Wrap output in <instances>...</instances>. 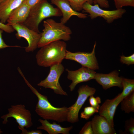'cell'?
I'll use <instances>...</instances> for the list:
<instances>
[{
	"instance_id": "cell-1",
	"label": "cell",
	"mask_w": 134,
	"mask_h": 134,
	"mask_svg": "<svg viewBox=\"0 0 134 134\" xmlns=\"http://www.w3.org/2000/svg\"><path fill=\"white\" fill-rule=\"evenodd\" d=\"M25 82L38 98L35 111L44 120H51L58 122L67 121L68 108L65 106L57 107L53 106L48 100L47 97L40 93L28 82L23 74L22 75Z\"/></svg>"
},
{
	"instance_id": "cell-2",
	"label": "cell",
	"mask_w": 134,
	"mask_h": 134,
	"mask_svg": "<svg viewBox=\"0 0 134 134\" xmlns=\"http://www.w3.org/2000/svg\"><path fill=\"white\" fill-rule=\"evenodd\" d=\"M67 44L64 41L58 40L41 47L35 58L37 63L40 66L48 67L61 63L65 59Z\"/></svg>"
},
{
	"instance_id": "cell-3",
	"label": "cell",
	"mask_w": 134,
	"mask_h": 134,
	"mask_svg": "<svg viewBox=\"0 0 134 134\" xmlns=\"http://www.w3.org/2000/svg\"><path fill=\"white\" fill-rule=\"evenodd\" d=\"M43 23L44 28L41 33L38 47L41 48L58 40L67 41L70 39L72 31L65 24L57 22L52 19H46Z\"/></svg>"
},
{
	"instance_id": "cell-4",
	"label": "cell",
	"mask_w": 134,
	"mask_h": 134,
	"mask_svg": "<svg viewBox=\"0 0 134 134\" xmlns=\"http://www.w3.org/2000/svg\"><path fill=\"white\" fill-rule=\"evenodd\" d=\"M61 16L62 13L58 8L54 7L47 0H41L31 8L28 16L23 24L30 29L40 33L38 26L43 20L51 17Z\"/></svg>"
},
{
	"instance_id": "cell-5",
	"label": "cell",
	"mask_w": 134,
	"mask_h": 134,
	"mask_svg": "<svg viewBox=\"0 0 134 134\" xmlns=\"http://www.w3.org/2000/svg\"><path fill=\"white\" fill-rule=\"evenodd\" d=\"M8 111L7 114L1 117L3 120V124H6L8 122V119L12 117L15 119L18 124V128L21 130L25 127L29 128L32 126L31 113L26 109L24 105L20 104L12 105Z\"/></svg>"
},
{
	"instance_id": "cell-6",
	"label": "cell",
	"mask_w": 134,
	"mask_h": 134,
	"mask_svg": "<svg viewBox=\"0 0 134 134\" xmlns=\"http://www.w3.org/2000/svg\"><path fill=\"white\" fill-rule=\"evenodd\" d=\"M83 12L88 13L91 19L98 17H102L108 23H112L115 20L121 18L126 12L122 8L112 10H104L101 9L97 4L93 5L86 2L83 5Z\"/></svg>"
},
{
	"instance_id": "cell-7",
	"label": "cell",
	"mask_w": 134,
	"mask_h": 134,
	"mask_svg": "<svg viewBox=\"0 0 134 134\" xmlns=\"http://www.w3.org/2000/svg\"><path fill=\"white\" fill-rule=\"evenodd\" d=\"M64 68L59 63L50 67V71L47 77L38 83V86L52 89L55 94L67 96V93L63 90L59 82L60 78L63 72Z\"/></svg>"
},
{
	"instance_id": "cell-8",
	"label": "cell",
	"mask_w": 134,
	"mask_h": 134,
	"mask_svg": "<svg viewBox=\"0 0 134 134\" xmlns=\"http://www.w3.org/2000/svg\"><path fill=\"white\" fill-rule=\"evenodd\" d=\"M96 89L87 85L80 86L78 90V96L76 100L72 105L68 107L69 110L67 121L71 123L79 121L78 114L80 110L87 98L94 95Z\"/></svg>"
},
{
	"instance_id": "cell-9",
	"label": "cell",
	"mask_w": 134,
	"mask_h": 134,
	"mask_svg": "<svg viewBox=\"0 0 134 134\" xmlns=\"http://www.w3.org/2000/svg\"><path fill=\"white\" fill-rule=\"evenodd\" d=\"M11 26L17 32L16 38L20 39L23 37L27 41L28 45L25 47L27 52H32L38 47V44L41 37V33L34 31L27 27L23 23H7Z\"/></svg>"
},
{
	"instance_id": "cell-10",
	"label": "cell",
	"mask_w": 134,
	"mask_h": 134,
	"mask_svg": "<svg viewBox=\"0 0 134 134\" xmlns=\"http://www.w3.org/2000/svg\"><path fill=\"white\" fill-rule=\"evenodd\" d=\"M95 42L91 53L77 52L73 53L66 50L65 59L75 61L86 67L93 70L98 69L99 67L95 56Z\"/></svg>"
},
{
	"instance_id": "cell-11",
	"label": "cell",
	"mask_w": 134,
	"mask_h": 134,
	"mask_svg": "<svg viewBox=\"0 0 134 134\" xmlns=\"http://www.w3.org/2000/svg\"><path fill=\"white\" fill-rule=\"evenodd\" d=\"M66 70L68 73L67 78L72 81L69 86L71 91L74 90L78 84L94 79L96 73L94 70L83 67L75 70H71L67 69Z\"/></svg>"
},
{
	"instance_id": "cell-12",
	"label": "cell",
	"mask_w": 134,
	"mask_h": 134,
	"mask_svg": "<svg viewBox=\"0 0 134 134\" xmlns=\"http://www.w3.org/2000/svg\"><path fill=\"white\" fill-rule=\"evenodd\" d=\"M119 75L116 70L107 74L96 73L94 79L105 90L114 86L122 88V77Z\"/></svg>"
},
{
	"instance_id": "cell-13",
	"label": "cell",
	"mask_w": 134,
	"mask_h": 134,
	"mask_svg": "<svg viewBox=\"0 0 134 134\" xmlns=\"http://www.w3.org/2000/svg\"><path fill=\"white\" fill-rule=\"evenodd\" d=\"M52 3L56 5L61 11L62 17L60 22L65 24L72 16H76L78 18L84 19L88 17L87 14L75 11L71 7L67 0H51Z\"/></svg>"
},
{
	"instance_id": "cell-14",
	"label": "cell",
	"mask_w": 134,
	"mask_h": 134,
	"mask_svg": "<svg viewBox=\"0 0 134 134\" xmlns=\"http://www.w3.org/2000/svg\"><path fill=\"white\" fill-rule=\"evenodd\" d=\"M121 101L118 95L112 99L106 100L99 108V115L104 117L112 127H114V117L116 108Z\"/></svg>"
},
{
	"instance_id": "cell-15",
	"label": "cell",
	"mask_w": 134,
	"mask_h": 134,
	"mask_svg": "<svg viewBox=\"0 0 134 134\" xmlns=\"http://www.w3.org/2000/svg\"><path fill=\"white\" fill-rule=\"evenodd\" d=\"M93 134H114L116 132L109 124L106 119L100 115H96L91 121Z\"/></svg>"
},
{
	"instance_id": "cell-16",
	"label": "cell",
	"mask_w": 134,
	"mask_h": 134,
	"mask_svg": "<svg viewBox=\"0 0 134 134\" xmlns=\"http://www.w3.org/2000/svg\"><path fill=\"white\" fill-rule=\"evenodd\" d=\"M31 8L23 1L10 14L7 23H24L29 14Z\"/></svg>"
},
{
	"instance_id": "cell-17",
	"label": "cell",
	"mask_w": 134,
	"mask_h": 134,
	"mask_svg": "<svg viewBox=\"0 0 134 134\" xmlns=\"http://www.w3.org/2000/svg\"><path fill=\"white\" fill-rule=\"evenodd\" d=\"M24 0H3L0 3V21L4 24L11 12Z\"/></svg>"
},
{
	"instance_id": "cell-18",
	"label": "cell",
	"mask_w": 134,
	"mask_h": 134,
	"mask_svg": "<svg viewBox=\"0 0 134 134\" xmlns=\"http://www.w3.org/2000/svg\"><path fill=\"white\" fill-rule=\"evenodd\" d=\"M38 121L41 125L37 127V129L44 130L49 134H69V132L73 127L72 126L67 127H63L55 122L51 123L46 120L39 119Z\"/></svg>"
},
{
	"instance_id": "cell-19",
	"label": "cell",
	"mask_w": 134,
	"mask_h": 134,
	"mask_svg": "<svg viewBox=\"0 0 134 134\" xmlns=\"http://www.w3.org/2000/svg\"><path fill=\"white\" fill-rule=\"evenodd\" d=\"M121 103V109L125 113L134 112V91L124 98Z\"/></svg>"
},
{
	"instance_id": "cell-20",
	"label": "cell",
	"mask_w": 134,
	"mask_h": 134,
	"mask_svg": "<svg viewBox=\"0 0 134 134\" xmlns=\"http://www.w3.org/2000/svg\"><path fill=\"white\" fill-rule=\"evenodd\" d=\"M122 85L123 89L118 95L122 100L130 93L134 91V80L122 77Z\"/></svg>"
},
{
	"instance_id": "cell-21",
	"label": "cell",
	"mask_w": 134,
	"mask_h": 134,
	"mask_svg": "<svg viewBox=\"0 0 134 134\" xmlns=\"http://www.w3.org/2000/svg\"><path fill=\"white\" fill-rule=\"evenodd\" d=\"M72 8L76 11L78 12L82 10L84 4L86 2L91 4L93 0H67Z\"/></svg>"
},
{
	"instance_id": "cell-22",
	"label": "cell",
	"mask_w": 134,
	"mask_h": 134,
	"mask_svg": "<svg viewBox=\"0 0 134 134\" xmlns=\"http://www.w3.org/2000/svg\"><path fill=\"white\" fill-rule=\"evenodd\" d=\"M99 112V110L92 106L85 107L83 111L80 114L81 118L88 120L92 116L96 113Z\"/></svg>"
},
{
	"instance_id": "cell-23",
	"label": "cell",
	"mask_w": 134,
	"mask_h": 134,
	"mask_svg": "<svg viewBox=\"0 0 134 134\" xmlns=\"http://www.w3.org/2000/svg\"><path fill=\"white\" fill-rule=\"evenodd\" d=\"M124 134H134V119L131 117L125 121Z\"/></svg>"
},
{
	"instance_id": "cell-24",
	"label": "cell",
	"mask_w": 134,
	"mask_h": 134,
	"mask_svg": "<svg viewBox=\"0 0 134 134\" xmlns=\"http://www.w3.org/2000/svg\"><path fill=\"white\" fill-rule=\"evenodd\" d=\"M117 9L122 8L125 6L134 7V0H113Z\"/></svg>"
},
{
	"instance_id": "cell-25",
	"label": "cell",
	"mask_w": 134,
	"mask_h": 134,
	"mask_svg": "<svg viewBox=\"0 0 134 134\" xmlns=\"http://www.w3.org/2000/svg\"><path fill=\"white\" fill-rule=\"evenodd\" d=\"M89 99V103L91 106L99 110L100 104L101 102V100L99 97H95L93 95L91 96Z\"/></svg>"
},
{
	"instance_id": "cell-26",
	"label": "cell",
	"mask_w": 134,
	"mask_h": 134,
	"mask_svg": "<svg viewBox=\"0 0 134 134\" xmlns=\"http://www.w3.org/2000/svg\"><path fill=\"white\" fill-rule=\"evenodd\" d=\"M79 134H93L91 121L87 122L79 132Z\"/></svg>"
},
{
	"instance_id": "cell-27",
	"label": "cell",
	"mask_w": 134,
	"mask_h": 134,
	"mask_svg": "<svg viewBox=\"0 0 134 134\" xmlns=\"http://www.w3.org/2000/svg\"><path fill=\"white\" fill-rule=\"evenodd\" d=\"M120 61L123 64L128 65H133L134 64V54L127 57L122 55L120 56Z\"/></svg>"
},
{
	"instance_id": "cell-28",
	"label": "cell",
	"mask_w": 134,
	"mask_h": 134,
	"mask_svg": "<svg viewBox=\"0 0 134 134\" xmlns=\"http://www.w3.org/2000/svg\"><path fill=\"white\" fill-rule=\"evenodd\" d=\"M93 3L94 4H98L100 8H108L109 5L107 0H93Z\"/></svg>"
},
{
	"instance_id": "cell-29",
	"label": "cell",
	"mask_w": 134,
	"mask_h": 134,
	"mask_svg": "<svg viewBox=\"0 0 134 134\" xmlns=\"http://www.w3.org/2000/svg\"><path fill=\"white\" fill-rule=\"evenodd\" d=\"M3 31L0 29V50L8 47H21L17 46H10L6 44L4 41L2 36V33Z\"/></svg>"
},
{
	"instance_id": "cell-30",
	"label": "cell",
	"mask_w": 134,
	"mask_h": 134,
	"mask_svg": "<svg viewBox=\"0 0 134 134\" xmlns=\"http://www.w3.org/2000/svg\"><path fill=\"white\" fill-rule=\"evenodd\" d=\"M0 29L3 31L7 33H11L15 31L12 27L7 24H5L1 23L0 21Z\"/></svg>"
},
{
	"instance_id": "cell-31",
	"label": "cell",
	"mask_w": 134,
	"mask_h": 134,
	"mask_svg": "<svg viewBox=\"0 0 134 134\" xmlns=\"http://www.w3.org/2000/svg\"><path fill=\"white\" fill-rule=\"evenodd\" d=\"M41 0H24L23 1L31 8L39 2Z\"/></svg>"
},
{
	"instance_id": "cell-32",
	"label": "cell",
	"mask_w": 134,
	"mask_h": 134,
	"mask_svg": "<svg viewBox=\"0 0 134 134\" xmlns=\"http://www.w3.org/2000/svg\"><path fill=\"white\" fill-rule=\"evenodd\" d=\"M21 134H42V132L40 130H32L31 131H28L27 130L24 129L22 130Z\"/></svg>"
},
{
	"instance_id": "cell-33",
	"label": "cell",
	"mask_w": 134,
	"mask_h": 134,
	"mask_svg": "<svg viewBox=\"0 0 134 134\" xmlns=\"http://www.w3.org/2000/svg\"><path fill=\"white\" fill-rule=\"evenodd\" d=\"M2 132H3L2 131H1L0 129V134L2 133Z\"/></svg>"
},
{
	"instance_id": "cell-34",
	"label": "cell",
	"mask_w": 134,
	"mask_h": 134,
	"mask_svg": "<svg viewBox=\"0 0 134 134\" xmlns=\"http://www.w3.org/2000/svg\"><path fill=\"white\" fill-rule=\"evenodd\" d=\"M3 0H0V3Z\"/></svg>"
}]
</instances>
